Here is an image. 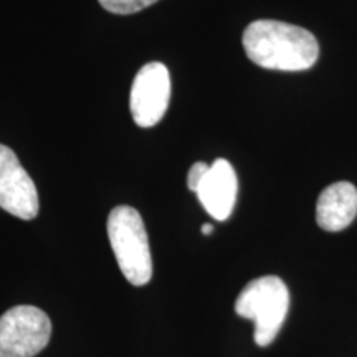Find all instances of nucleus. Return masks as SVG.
<instances>
[{
  "label": "nucleus",
  "mask_w": 357,
  "mask_h": 357,
  "mask_svg": "<svg viewBox=\"0 0 357 357\" xmlns=\"http://www.w3.org/2000/svg\"><path fill=\"white\" fill-rule=\"evenodd\" d=\"M245 53L266 70L303 71L319 56V45L310 30L280 20H255L243 32Z\"/></svg>",
  "instance_id": "f257e3e1"
},
{
  "label": "nucleus",
  "mask_w": 357,
  "mask_h": 357,
  "mask_svg": "<svg viewBox=\"0 0 357 357\" xmlns=\"http://www.w3.org/2000/svg\"><path fill=\"white\" fill-rule=\"evenodd\" d=\"M108 238L124 278L134 287H144L153 276V257L141 213L119 205L108 217Z\"/></svg>",
  "instance_id": "f03ea898"
},
{
  "label": "nucleus",
  "mask_w": 357,
  "mask_h": 357,
  "mask_svg": "<svg viewBox=\"0 0 357 357\" xmlns=\"http://www.w3.org/2000/svg\"><path fill=\"white\" fill-rule=\"evenodd\" d=\"M289 310V291L278 276L250 281L235 301L236 314L255 321V342L265 347L278 336Z\"/></svg>",
  "instance_id": "7ed1b4c3"
},
{
  "label": "nucleus",
  "mask_w": 357,
  "mask_h": 357,
  "mask_svg": "<svg viewBox=\"0 0 357 357\" xmlns=\"http://www.w3.org/2000/svg\"><path fill=\"white\" fill-rule=\"evenodd\" d=\"M52 321L35 306H15L0 318V357H33L47 347Z\"/></svg>",
  "instance_id": "20e7f679"
},
{
  "label": "nucleus",
  "mask_w": 357,
  "mask_h": 357,
  "mask_svg": "<svg viewBox=\"0 0 357 357\" xmlns=\"http://www.w3.org/2000/svg\"><path fill=\"white\" fill-rule=\"evenodd\" d=\"M171 101V75L166 65L151 61L137 71L129 95V109L139 128H153L166 114Z\"/></svg>",
  "instance_id": "39448f33"
},
{
  "label": "nucleus",
  "mask_w": 357,
  "mask_h": 357,
  "mask_svg": "<svg viewBox=\"0 0 357 357\" xmlns=\"http://www.w3.org/2000/svg\"><path fill=\"white\" fill-rule=\"evenodd\" d=\"M0 207L22 220L38 215L40 200L32 177L10 147L0 144Z\"/></svg>",
  "instance_id": "423d86ee"
},
{
  "label": "nucleus",
  "mask_w": 357,
  "mask_h": 357,
  "mask_svg": "<svg viewBox=\"0 0 357 357\" xmlns=\"http://www.w3.org/2000/svg\"><path fill=\"white\" fill-rule=\"evenodd\" d=\"M236 192L238 181L234 167L227 159H217L211 164L195 194L208 215L215 220H227L234 212Z\"/></svg>",
  "instance_id": "0eeeda50"
},
{
  "label": "nucleus",
  "mask_w": 357,
  "mask_h": 357,
  "mask_svg": "<svg viewBox=\"0 0 357 357\" xmlns=\"http://www.w3.org/2000/svg\"><path fill=\"white\" fill-rule=\"evenodd\" d=\"M357 215V189L351 182L341 181L321 192L316 202V220L326 231H341Z\"/></svg>",
  "instance_id": "6e6552de"
},
{
  "label": "nucleus",
  "mask_w": 357,
  "mask_h": 357,
  "mask_svg": "<svg viewBox=\"0 0 357 357\" xmlns=\"http://www.w3.org/2000/svg\"><path fill=\"white\" fill-rule=\"evenodd\" d=\"M100 6L116 15H131L151 7L158 0H98Z\"/></svg>",
  "instance_id": "1a4fd4ad"
},
{
  "label": "nucleus",
  "mask_w": 357,
  "mask_h": 357,
  "mask_svg": "<svg viewBox=\"0 0 357 357\" xmlns=\"http://www.w3.org/2000/svg\"><path fill=\"white\" fill-rule=\"evenodd\" d=\"M208 167H211V164H205V162H195L194 166L190 167L189 174H187V185H189V189L192 192L197 190L199 184L202 182L204 176L208 171Z\"/></svg>",
  "instance_id": "9d476101"
},
{
  "label": "nucleus",
  "mask_w": 357,
  "mask_h": 357,
  "mask_svg": "<svg viewBox=\"0 0 357 357\" xmlns=\"http://www.w3.org/2000/svg\"><path fill=\"white\" fill-rule=\"evenodd\" d=\"M212 231H213L212 223H205V225H202V234L204 235H211Z\"/></svg>",
  "instance_id": "9b49d317"
}]
</instances>
